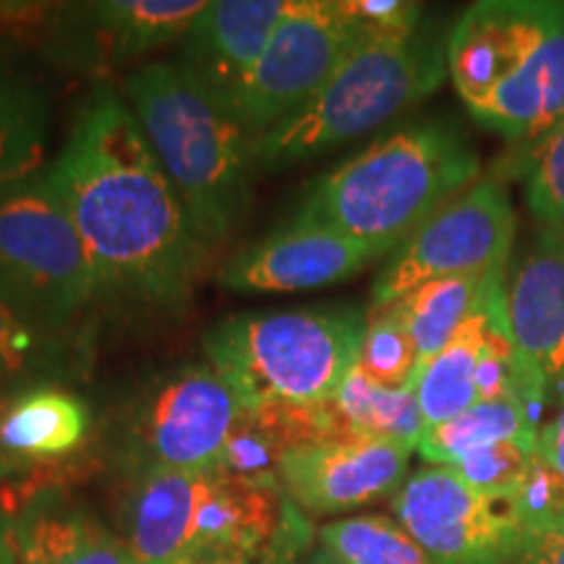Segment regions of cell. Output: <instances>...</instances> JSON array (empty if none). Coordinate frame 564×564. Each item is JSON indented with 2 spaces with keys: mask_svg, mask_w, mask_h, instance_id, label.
I'll use <instances>...</instances> for the list:
<instances>
[{
  "mask_svg": "<svg viewBox=\"0 0 564 564\" xmlns=\"http://www.w3.org/2000/svg\"><path fill=\"white\" fill-rule=\"evenodd\" d=\"M100 293L158 308L192 299L209 259L123 95L97 87L47 167Z\"/></svg>",
  "mask_w": 564,
  "mask_h": 564,
  "instance_id": "obj_1",
  "label": "cell"
},
{
  "mask_svg": "<svg viewBox=\"0 0 564 564\" xmlns=\"http://www.w3.org/2000/svg\"><path fill=\"white\" fill-rule=\"evenodd\" d=\"M478 173V152L455 123H411L319 175L293 217L345 232L387 257L474 186Z\"/></svg>",
  "mask_w": 564,
  "mask_h": 564,
  "instance_id": "obj_2",
  "label": "cell"
},
{
  "mask_svg": "<svg viewBox=\"0 0 564 564\" xmlns=\"http://www.w3.org/2000/svg\"><path fill=\"white\" fill-rule=\"evenodd\" d=\"M123 100L212 257L249 209L251 139L175 61L126 76Z\"/></svg>",
  "mask_w": 564,
  "mask_h": 564,
  "instance_id": "obj_3",
  "label": "cell"
},
{
  "mask_svg": "<svg viewBox=\"0 0 564 564\" xmlns=\"http://www.w3.org/2000/svg\"><path fill=\"white\" fill-rule=\"evenodd\" d=\"M447 74L465 108L510 141L564 118V3L481 0L447 40Z\"/></svg>",
  "mask_w": 564,
  "mask_h": 564,
  "instance_id": "obj_4",
  "label": "cell"
},
{
  "mask_svg": "<svg viewBox=\"0 0 564 564\" xmlns=\"http://www.w3.org/2000/svg\"><path fill=\"white\" fill-rule=\"evenodd\" d=\"M444 76L447 45L434 30H369L312 102L251 141L253 167L282 171L382 129L440 89Z\"/></svg>",
  "mask_w": 564,
  "mask_h": 564,
  "instance_id": "obj_5",
  "label": "cell"
},
{
  "mask_svg": "<svg viewBox=\"0 0 564 564\" xmlns=\"http://www.w3.org/2000/svg\"><path fill=\"white\" fill-rule=\"evenodd\" d=\"M366 316L350 306L236 314L204 335V352L249 408L324 405L358 366Z\"/></svg>",
  "mask_w": 564,
  "mask_h": 564,
  "instance_id": "obj_6",
  "label": "cell"
},
{
  "mask_svg": "<svg viewBox=\"0 0 564 564\" xmlns=\"http://www.w3.org/2000/svg\"><path fill=\"white\" fill-rule=\"evenodd\" d=\"M100 293L51 173L0 186V303L34 327L74 322Z\"/></svg>",
  "mask_w": 564,
  "mask_h": 564,
  "instance_id": "obj_7",
  "label": "cell"
},
{
  "mask_svg": "<svg viewBox=\"0 0 564 564\" xmlns=\"http://www.w3.org/2000/svg\"><path fill=\"white\" fill-rule=\"evenodd\" d=\"M369 32L343 0H288L262 58L228 105L251 141L278 129L316 97Z\"/></svg>",
  "mask_w": 564,
  "mask_h": 564,
  "instance_id": "obj_8",
  "label": "cell"
},
{
  "mask_svg": "<svg viewBox=\"0 0 564 564\" xmlns=\"http://www.w3.org/2000/svg\"><path fill=\"white\" fill-rule=\"evenodd\" d=\"M514 230L518 220L505 181L499 175L476 181L392 251L373 280L371 308L390 306L423 282L507 267Z\"/></svg>",
  "mask_w": 564,
  "mask_h": 564,
  "instance_id": "obj_9",
  "label": "cell"
},
{
  "mask_svg": "<svg viewBox=\"0 0 564 564\" xmlns=\"http://www.w3.org/2000/svg\"><path fill=\"white\" fill-rule=\"evenodd\" d=\"M392 510L440 564H512L520 539L512 499L481 494L447 465H426L408 476Z\"/></svg>",
  "mask_w": 564,
  "mask_h": 564,
  "instance_id": "obj_10",
  "label": "cell"
},
{
  "mask_svg": "<svg viewBox=\"0 0 564 564\" xmlns=\"http://www.w3.org/2000/svg\"><path fill=\"white\" fill-rule=\"evenodd\" d=\"M249 403L215 366H188L167 377L141 408L133 436L141 468L212 474Z\"/></svg>",
  "mask_w": 564,
  "mask_h": 564,
  "instance_id": "obj_11",
  "label": "cell"
},
{
  "mask_svg": "<svg viewBox=\"0 0 564 564\" xmlns=\"http://www.w3.org/2000/svg\"><path fill=\"white\" fill-rule=\"evenodd\" d=\"M312 523L280 484L202 474L186 556H238L299 564Z\"/></svg>",
  "mask_w": 564,
  "mask_h": 564,
  "instance_id": "obj_12",
  "label": "cell"
},
{
  "mask_svg": "<svg viewBox=\"0 0 564 564\" xmlns=\"http://www.w3.org/2000/svg\"><path fill=\"white\" fill-rule=\"evenodd\" d=\"M207 0H91L58 6L47 53L84 74H110L181 42Z\"/></svg>",
  "mask_w": 564,
  "mask_h": 564,
  "instance_id": "obj_13",
  "label": "cell"
},
{
  "mask_svg": "<svg viewBox=\"0 0 564 564\" xmlns=\"http://www.w3.org/2000/svg\"><path fill=\"white\" fill-rule=\"evenodd\" d=\"M411 447L364 436H340L288 449L278 478L301 510L348 512L398 494L405 484Z\"/></svg>",
  "mask_w": 564,
  "mask_h": 564,
  "instance_id": "obj_14",
  "label": "cell"
},
{
  "mask_svg": "<svg viewBox=\"0 0 564 564\" xmlns=\"http://www.w3.org/2000/svg\"><path fill=\"white\" fill-rule=\"evenodd\" d=\"M382 257L345 232L291 217L232 253L220 280L236 293H299L348 280Z\"/></svg>",
  "mask_w": 564,
  "mask_h": 564,
  "instance_id": "obj_15",
  "label": "cell"
},
{
  "mask_svg": "<svg viewBox=\"0 0 564 564\" xmlns=\"http://www.w3.org/2000/svg\"><path fill=\"white\" fill-rule=\"evenodd\" d=\"M505 312L520 358L544 387L564 398V230L541 225L505 274Z\"/></svg>",
  "mask_w": 564,
  "mask_h": 564,
  "instance_id": "obj_16",
  "label": "cell"
},
{
  "mask_svg": "<svg viewBox=\"0 0 564 564\" xmlns=\"http://www.w3.org/2000/svg\"><path fill=\"white\" fill-rule=\"evenodd\" d=\"M285 9L288 0H212L181 37L175 63L228 112Z\"/></svg>",
  "mask_w": 564,
  "mask_h": 564,
  "instance_id": "obj_17",
  "label": "cell"
},
{
  "mask_svg": "<svg viewBox=\"0 0 564 564\" xmlns=\"http://www.w3.org/2000/svg\"><path fill=\"white\" fill-rule=\"evenodd\" d=\"M510 333L505 312V282L489 293L481 308L463 324V329L415 377L423 426L453 419L481 403L484 366L494 345Z\"/></svg>",
  "mask_w": 564,
  "mask_h": 564,
  "instance_id": "obj_18",
  "label": "cell"
},
{
  "mask_svg": "<svg viewBox=\"0 0 564 564\" xmlns=\"http://www.w3.org/2000/svg\"><path fill=\"white\" fill-rule=\"evenodd\" d=\"M202 474L141 468L129 510V546L139 564H173L186 556Z\"/></svg>",
  "mask_w": 564,
  "mask_h": 564,
  "instance_id": "obj_19",
  "label": "cell"
},
{
  "mask_svg": "<svg viewBox=\"0 0 564 564\" xmlns=\"http://www.w3.org/2000/svg\"><path fill=\"white\" fill-rule=\"evenodd\" d=\"M89 432V408L61 387H34L6 403L0 447L19 465L58 460L82 447Z\"/></svg>",
  "mask_w": 564,
  "mask_h": 564,
  "instance_id": "obj_20",
  "label": "cell"
},
{
  "mask_svg": "<svg viewBox=\"0 0 564 564\" xmlns=\"http://www.w3.org/2000/svg\"><path fill=\"white\" fill-rule=\"evenodd\" d=\"M13 544L19 564H139L129 541L70 507H32L13 525Z\"/></svg>",
  "mask_w": 564,
  "mask_h": 564,
  "instance_id": "obj_21",
  "label": "cell"
},
{
  "mask_svg": "<svg viewBox=\"0 0 564 564\" xmlns=\"http://www.w3.org/2000/svg\"><path fill=\"white\" fill-rule=\"evenodd\" d=\"M507 267L486 272L455 274L423 282L400 301L390 303L398 308L400 319L411 333L419 350V373L432 358L460 333L463 324L474 316L497 285H502Z\"/></svg>",
  "mask_w": 564,
  "mask_h": 564,
  "instance_id": "obj_22",
  "label": "cell"
},
{
  "mask_svg": "<svg viewBox=\"0 0 564 564\" xmlns=\"http://www.w3.org/2000/svg\"><path fill=\"white\" fill-rule=\"evenodd\" d=\"M337 436H364V440L398 442L419 449L423 415L415 387L392 390L382 387L356 366L340 390L327 403Z\"/></svg>",
  "mask_w": 564,
  "mask_h": 564,
  "instance_id": "obj_23",
  "label": "cell"
},
{
  "mask_svg": "<svg viewBox=\"0 0 564 564\" xmlns=\"http://www.w3.org/2000/svg\"><path fill=\"white\" fill-rule=\"evenodd\" d=\"M539 436V411L518 398H494L423 429L419 453L432 465H455L465 455L510 440Z\"/></svg>",
  "mask_w": 564,
  "mask_h": 564,
  "instance_id": "obj_24",
  "label": "cell"
},
{
  "mask_svg": "<svg viewBox=\"0 0 564 564\" xmlns=\"http://www.w3.org/2000/svg\"><path fill=\"white\" fill-rule=\"evenodd\" d=\"M51 144L45 97L0 55V186L42 171Z\"/></svg>",
  "mask_w": 564,
  "mask_h": 564,
  "instance_id": "obj_25",
  "label": "cell"
},
{
  "mask_svg": "<svg viewBox=\"0 0 564 564\" xmlns=\"http://www.w3.org/2000/svg\"><path fill=\"white\" fill-rule=\"evenodd\" d=\"M319 544L343 564H440L387 514H352L319 531Z\"/></svg>",
  "mask_w": 564,
  "mask_h": 564,
  "instance_id": "obj_26",
  "label": "cell"
},
{
  "mask_svg": "<svg viewBox=\"0 0 564 564\" xmlns=\"http://www.w3.org/2000/svg\"><path fill=\"white\" fill-rule=\"evenodd\" d=\"M358 366L382 387H415L419 350L394 306L369 308Z\"/></svg>",
  "mask_w": 564,
  "mask_h": 564,
  "instance_id": "obj_27",
  "label": "cell"
},
{
  "mask_svg": "<svg viewBox=\"0 0 564 564\" xmlns=\"http://www.w3.org/2000/svg\"><path fill=\"white\" fill-rule=\"evenodd\" d=\"M525 202L535 220L564 230V118L546 133L520 144Z\"/></svg>",
  "mask_w": 564,
  "mask_h": 564,
  "instance_id": "obj_28",
  "label": "cell"
},
{
  "mask_svg": "<svg viewBox=\"0 0 564 564\" xmlns=\"http://www.w3.org/2000/svg\"><path fill=\"white\" fill-rule=\"evenodd\" d=\"M535 444H539V436L499 442L486 449H478V453L465 455L463 460L447 465V468H453L465 484H470L481 494H489L494 499H512L514 494L523 489L525 478L531 474Z\"/></svg>",
  "mask_w": 564,
  "mask_h": 564,
  "instance_id": "obj_29",
  "label": "cell"
},
{
  "mask_svg": "<svg viewBox=\"0 0 564 564\" xmlns=\"http://www.w3.org/2000/svg\"><path fill=\"white\" fill-rule=\"evenodd\" d=\"M512 564H564V510L520 525Z\"/></svg>",
  "mask_w": 564,
  "mask_h": 564,
  "instance_id": "obj_30",
  "label": "cell"
},
{
  "mask_svg": "<svg viewBox=\"0 0 564 564\" xmlns=\"http://www.w3.org/2000/svg\"><path fill=\"white\" fill-rule=\"evenodd\" d=\"M345 11L377 32H413L421 26V6L408 0H343Z\"/></svg>",
  "mask_w": 564,
  "mask_h": 564,
  "instance_id": "obj_31",
  "label": "cell"
},
{
  "mask_svg": "<svg viewBox=\"0 0 564 564\" xmlns=\"http://www.w3.org/2000/svg\"><path fill=\"white\" fill-rule=\"evenodd\" d=\"M42 352L40 327L13 314L6 303H0V366L6 371L19 369L34 361Z\"/></svg>",
  "mask_w": 564,
  "mask_h": 564,
  "instance_id": "obj_32",
  "label": "cell"
},
{
  "mask_svg": "<svg viewBox=\"0 0 564 564\" xmlns=\"http://www.w3.org/2000/svg\"><path fill=\"white\" fill-rule=\"evenodd\" d=\"M535 455L544 463V468L554 476V481L564 489V398L560 411L546 426L539 429V444H535Z\"/></svg>",
  "mask_w": 564,
  "mask_h": 564,
  "instance_id": "obj_33",
  "label": "cell"
},
{
  "mask_svg": "<svg viewBox=\"0 0 564 564\" xmlns=\"http://www.w3.org/2000/svg\"><path fill=\"white\" fill-rule=\"evenodd\" d=\"M0 564H19L17 544H13V525L0 514Z\"/></svg>",
  "mask_w": 564,
  "mask_h": 564,
  "instance_id": "obj_34",
  "label": "cell"
},
{
  "mask_svg": "<svg viewBox=\"0 0 564 564\" xmlns=\"http://www.w3.org/2000/svg\"><path fill=\"white\" fill-rule=\"evenodd\" d=\"M173 564H291L278 560H238V556H183Z\"/></svg>",
  "mask_w": 564,
  "mask_h": 564,
  "instance_id": "obj_35",
  "label": "cell"
},
{
  "mask_svg": "<svg viewBox=\"0 0 564 564\" xmlns=\"http://www.w3.org/2000/svg\"><path fill=\"white\" fill-rule=\"evenodd\" d=\"M299 564H343V562L337 560V556L329 552V549H324L319 544L316 549H312V552L306 554V560H301Z\"/></svg>",
  "mask_w": 564,
  "mask_h": 564,
  "instance_id": "obj_36",
  "label": "cell"
},
{
  "mask_svg": "<svg viewBox=\"0 0 564 564\" xmlns=\"http://www.w3.org/2000/svg\"><path fill=\"white\" fill-rule=\"evenodd\" d=\"M3 411H6V405L0 403V419H3ZM19 468H21V465H19L17 460H13V457L6 455V453H3V447H0V478H3V476H11L13 470H19Z\"/></svg>",
  "mask_w": 564,
  "mask_h": 564,
  "instance_id": "obj_37",
  "label": "cell"
},
{
  "mask_svg": "<svg viewBox=\"0 0 564 564\" xmlns=\"http://www.w3.org/2000/svg\"><path fill=\"white\" fill-rule=\"evenodd\" d=\"M3 371H6V369H3V366H0V379H3Z\"/></svg>",
  "mask_w": 564,
  "mask_h": 564,
  "instance_id": "obj_38",
  "label": "cell"
}]
</instances>
